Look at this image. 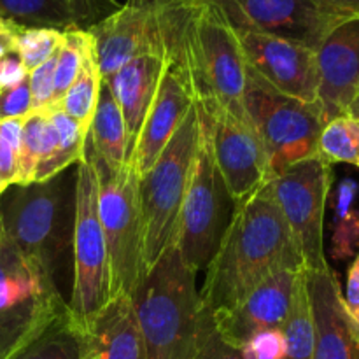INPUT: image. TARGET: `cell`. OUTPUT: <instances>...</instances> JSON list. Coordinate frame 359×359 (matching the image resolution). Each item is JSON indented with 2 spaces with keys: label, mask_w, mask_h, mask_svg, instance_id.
Returning a JSON list of instances; mask_svg holds the SVG:
<instances>
[{
  "label": "cell",
  "mask_w": 359,
  "mask_h": 359,
  "mask_svg": "<svg viewBox=\"0 0 359 359\" xmlns=\"http://www.w3.org/2000/svg\"><path fill=\"white\" fill-rule=\"evenodd\" d=\"M230 21L245 23L263 34L287 39L318 51L344 21L314 0H217Z\"/></svg>",
  "instance_id": "obj_14"
},
{
  "label": "cell",
  "mask_w": 359,
  "mask_h": 359,
  "mask_svg": "<svg viewBox=\"0 0 359 359\" xmlns=\"http://www.w3.org/2000/svg\"><path fill=\"white\" fill-rule=\"evenodd\" d=\"M88 32L93 37L102 79L140 55H163L156 0H126Z\"/></svg>",
  "instance_id": "obj_15"
},
{
  "label": "cell",
  "mask_w": 359,
  "mask_h": 359,
  "mask_svg": "<svg viewBox=\"0 0 359 359\" xmlns=\"http://www.w3.org/2000/svg\"><path fill=\"white\" fill-rule=\"evenodd\" d=\"M319 7L344 18H359V0H314Z\"/></svg>",
  "instance_id": "obj_41"
},
{
  "label": "cell",
  "mask_w": 359,
  "mask_h": 359,
  "mask_svg": "<svg viewBox=\"0 0 359 359\" xmlns=\"http://www.w3.org/2000/svg\"><path fill=\"white\" fill-rule=\"evenodd\" d=\"M198 121V147L174 238L182 259L195 273L205 270L216 255L235 210L214 160L209 128L200 116Z\"/></svg>",
  "instance_id": "obj_8"
},
{
  "label": "cell",
  "mask_w": 359,
  "mask_h": 359,
  "mask_svg": "<svg viewBox=\"0 0 359 359\" xmlns=\"http://www.w3.org/2000/svg\"><path fill=\"white\" fill-rule=\"evenodd\" d=\"M48 112L56 130V135H58V147L46 163L39 165L35 170L34 182L48 181L70 168V165L79 161V158L83 156L84 146H86L88 133L70 116H67L62 109L55 107V105L48 107Z\"/></svg>",
  "instance_id": "obj_26"
},
{
  "label": "cell",
  "mask_w": 359,
  "mask_h": 359,
  "mask_svg": "<svg viewBox=\"0 0 359 359\" xmlns=\"http://www.w3.org/2000/svg\"><path fill=\"white\" fill-rule=\"evenodd\" d=\"M98 181V216L111 269V298L130 294L144 279L142 233L139 212V177L133 165L109 168L95 154Z\"/></svg>",
  "instance_id": "obj_10"
},
{
  "label": "cell",
  "mask_w": 359,
  "mask_h": 359,
  "mask_svg": "<svg viewBox=\"0 0 359 359\" xmlns=\"http://www.w3.org/2000/svg\"><path fill=\"white\" fill-rule=\"evenodd\" d=\"M196 112L209 128L214 160L235 205L272 181L262 139L249 114L237 116L226 109Z\"/></svg>",
  "instance_id": "obj_12"
},
{
  "label": "cell",
  "mask_w": 359,
  "mask_h": 359,
  "mask_svg": "<svg viewBox=\"0 0 359 359\" xmlns=\"http://www.w3.org/2000/svg\"><path fill=\"white\" fill-rule=\"evenodd\" d=\"M16 30L2 32V34H0V60H2L4 56L14 53V44H16Z\"/></svg>",
  "instance_id": "obj_42"
},
{
  "label": "cell",
  "mask_w": 359,
  "mask_h": 359,
  "mask_svg": "<svg viewBox=\"0 0 359 359\" xmlns=\"http://www.w3.org/2000/svg\"><path fill=\"white\" fill-rule=\"evenodd\" d=\"M79 359H147L130 294L111 298L91 319L81 339Z\"/></svg>",
  "instance_id": "obj_20"
},
{
  "label": "cell",
  "mask_w": 359,
  "mask_h": 359,
  "mask_svg": "<svg viewBox=\"0 0 359 359\" xmlns=\"http://www.w3.org/2000/svg\"><path fill=\"white\" fill-rule=\"evenodd\" d=\"M100 86L102 76L100 70H98L97 53H95L93 46L90 53H88L86 60H84V65L81 69L79 76L76 77L69 91L63 95L62 100L55 104V107L62 109L67 116H70L88 133L90 132L91 121H93L95 109H97Z\"/></svg>",
  "instance_id": "obj_25"
},
{
  "label": "cell",
  "mask_w": 359,
  "mask_h": 359,
  "mask_svg": "<svg viewBox=\"0 0 359 359\" xmlns=\"http://www.w3.org/2000/svg\"><path fill=\"white\" fill-rule=\"evenodd\" d=\"M165 60L163 74L158 84L151 107L142 123L135 147L130 156V163L142 177L153 168L161 151L165 149L189 109L193 107V97L181 69L172 60Z\"/></svg>",
  "instance_id": "obj_18"
},
{
  "label": "cell",
  "mask_w": 359,
  "mask_h": 359,
  "mask_svg": "<svg viewBox=\"0 0 359 359\" xmlns=\"http://www.w3.org/2000/svg\"><path fill=\"white\" fill-rule=\"evenodd\" d=\"M81 333L69 307L9 359H79Z\"/></svg>",
  "instance_id": "obj_24"
},
{
  "label": "cell",
  "mask_w": 359,
  "mask_h": 359,
  "mask_svg": "<svg viewBox=\"0 0 359 359\" xmlns=\"http://www.w3.org/2000/svg\"><path fill=\"white\" fill-rule=\"evenodd\" d=\"M332 182V165L321 156L300 161L270 181L273 198L309 272L330 269L325 255V214Z\"/></svg>",
  "instance_id": "obj_11"
},
{
  "label": "cell",
  "mask_w": 359,
  "mask_h": 359,
  "mask_svg": "<svg viewBox=\"0 0 359 359\" xmlns=\"http://www.w3.org/2000/svg\"><path fill=\"white\" fill-rule=\"evenodd\" d=\"M244 107L262 139L272 179L319 156V135L325 126L319 102L307 104L287 97L249 70Z\"/></svg>",
  "instance_id": "obj_9"
},
{
  "label": "cell",
  "mask_w": 359,
  "mask_h": 359,
  "mask_svg": "<svg viewBox=\"0 0 359 359\" xmlns=\"http://www.w3.org/2000/svg\"><path fill=\"white\" fill-rule=\"evenodd\" d=\"M58 53L53 55L48 62L28 74V86H30L32 111H42L53 105L55 95V69Z\"/></svg>",
  "instance_id": "obj_33"
},
{
  "label": "cell",
  "mask_w": 359,
  "mask_h": 359,
  "mask_svg": "<svg viewBox=\"0 0 359 359\" xmlns=\"http://www.w3.org/2000/svg\"><path fill=\"white\" fill-rule=\"evenodd\" d=\"M163 58L181 69L198 111L244 107L248 63L230 18L217 0H156Z\"/></svg>",
  "instance_id": "obj_1"
},
{
  "label": "cell",
  "mask_w": 359,
  "mask_h": 359,
  "mask_svg": "<svg viewBox=\"0 0 359 359\" xmlns=\"http://www.w3.org/2000/svg\"><path fill=\"white\" fill-rule=\"evenodd\" d=\"M163 55L147 53V55L130 60L107 79H102L109 84L125 118L130 140V156L133 153L135 140L142 128L151 102L156 95L158 84L163 74Z\"/></svg>",
  "instance_id": "obj_22"
},
{
  "label": "cell",
  "mask_w": 359,
  "mask_h": 359,
  "mask_svg": "<svg viewBox=\"0 0 359 359\" xmlns=\"http://www.w3.org/2000/svg\"><path fill=\"white\" fill-rule=\"evenodd\" d=\"M72 265V294L67 307L84 333L91 319L111 300V269L98 216V181L90 139L76 163Z\"/></svg>",
  "instance_id": "obj_7"
},
{
  "label": "cell",
  "mask_w": 359,
  "mask_h": 359,
  "mask_svg": "<svg viewBox=\"0 0 359 359\" xmlns=\"http://www.w3.org/2000/svg\"><path fill=\"white\" fill-rule=\"evenodd\" d=\"M304 270H279L259 283L235 307L210 312L216 328L233 346L263 330H280L290 316L294 293Z\"/></svg>",
  "instance_id": "obj_16"
},
{
  "label": "cell",
  "mask_w": 359,
  "mask_h": 359,
  "mask_svg": "<svg viewBox=\"0 0 359 359\" xmlns=\"http://www.w3.org/2000/svg\"><path fill=\"white\" fill-rule=\"evenodd\" d=\"M9 30H16V28H14L13 25L7 23V21L0 16V34H2V32H9Z\"/></svg>",
  "instance_id": "obj_43"
},
{
  "label": "cell",
  "mask_w": 359,
  "mask_h": 359,
  "mask_svg": "<svg viewBox=\"0 0 359 359\" xmlns=\"http://www.w3.org/2000/svg\"><path fill=\"white\" fill-rule=\"evenodd\" d=\"M62 41L63 32L53 28H18L14 53L30 74L58 53Z\"/></svg>",
  "instance_id": "obj_31"
},
{
  "label": "cell",
  "mask_w": 359,
  "mask_h": 359,
  "mask_svg": "<svg viewBox=\"0 0 359 359\" xmlns=\"http://www.w3.org/2000/svg\"><path fill=\"white\" fill-rule=\"evenodd\" d=\"M286 340L284 359H312L314 354V325H312L311 305H309L305 277L298 283L290 316L280 328Z\"/></svg>",
  "instance_id": "obj_27"
},
{
  "label": "cell",
  "mask_w": 359,
  "mask_h": 359,
  "mask_svg": "<svg viewBox=\"0 0 359 359\" xmlns=\"http://www.w3.org/2000/svg\"><path fill=\"white\" fill-rule=\"evenodd\" d=\"M193 359H244L241 347L230 344L221 335L205 307L200 312L198 339Z\"/></svg>",
  "instance_id": "obj_32"
},
{
  "label": "cell",
  "mask_w": 359,
  "mask_h": 359,
  "mask_svg": "<svg viewBox=\"0 0 359 359\" xmlns=\"http://www.w3.org/2000/svg\"><path fill=\"white\" fill-rule=\"evenodd\" d=\"M248 69L266 84L297 100L316 104L319 91L318 51L287 39L231 21Z\"/></svg>",
  "instance_id": "obj_13"
},
{
  "label": "cell",
  "mask_w": 359,
  "mask_h": 359,
  "mask_svg": "<svg viewBox=\"0 0 359 359\" xmlns=\"http://www.w3.org/2000/svg\"><path fill=\"white\" fill-rule=\"evenodd\" d=\"M342 294L347 312H349V316L359 328V252L354 256L353 263H351L349 270H347L346 293Z\"/></svg>",
  "instance_id": "obj_38"
},
{
  "label": "cell",
  "mask_w": 359,
  "mask_h": 359,
  "mask_svg": "<svg viewBox=\"0 0 359 359\" xmlns=\"http://www.w3.org/2000/svg\"><path fill=\"white\" fill-rule=\"evenodd\" d=\"M32 112V97L28 77L14 86L0 90V121L4 119H25Z\"/></svg>",
  "instance_id": "obj_36"
},
{
  "label": "cell",
  "mask_w": 359,
  "mask_h": 359,
  "mask_svg": "<svg viewBox=\"0 0 359 359\" xmlns=\"http://www.w3.org/2000/svg\"><path fill=\"white\" fill-rule=\"evenodd\" d=\"M48 121V109L32 111L23 119L20 154H18V186H27L34 182L35 170H37V165L42 158V149H44V137Z\"/></svg>",
  "instance_id": "obj_30"
},
{
  "label": "cell",
  "mask_w": 359,
  "mask_h": 359,
  "mask_svg": "<svg viewBox=\"0 0 359 359\" xmlns=\"http://www.w3.org/2000/svg\"><path fill=\"white\" fill-rule=\"evenodd\" d=\"M121 7L118 0H0V16L14 28L90 30Z\"/></svg>",
  "instance_id": "obj_21"
},
{
  "label": "cell",
  "mask_w": 359,
  "mask_h": 359,
  "mask_svg": "<svg viewBox=\"0 0 359 359\" xmlns=\"http://www.w3.org/2000/svg\"><path fill=\"white\" fill-rule=\"evenodd\" d=\"M359 248V210L353 209L346 217L335 221L332 237V256L337 262L353 258Z\"/></svg>",
  "instance_id": "obj_34"
},
{
  "label": "cell",
  "mask_w": 359,
  "mask_h": 359,
  "mask_svg": "<svg viewBox=\"0 0 359 359\" xmlns=\"http://www.w3.org/2000/svg\"><path fill=\"white\" fill-rule=\"evenodd\" d=\"M319 91L325 125L347 114L359 93V18L340 23L318 49Z\"/></svg>",
  "instance_id": "obj_19"
},
{
  "label": "cell",
  "mask_w": 359,
  "mask_h": 359,
  "mask_svg": "<svg viewBox=\"0 0 359 359\" xmlns=\"http://www.w3.org/2000/svg\"><path fill=\"white\" fill-rule=\"evenodd\" d=\"M76 168L42 182L11 186L0 196V223L11 241L39 263L60 290V273L72 252Z\"/></svg>",
  "instance_id": "obj_4"
},
{
  "label": "cell",
  "mask_w": 359,
  "mask_h": 359,
  "mask_svg": "<svg viewBox=\"0 0 359 359\" xmlns=\"http://www.w3.org/2000/svg\"><path fill=\"white\" fill-rule=\"evenodd\" d=\"M18 154H20V151L0 135V196H2L11 186L16 184Z\"/></svg>",
  "instance_id": "obj_37"
},
{
  "label": "cell",
  "mask_w": 359,
  "mask_h": 359,
  "mask_svg": "<svg viewBox=\"0 0 359 359\" xmlns=\"http://www.w3.org/2000/svg\"><path fill=\"white\" fill-rule=\"evenodd\" d=\"M88 139L95 154L112 170H119L130 161V140L125 118L105 81H102Z\"/></svg>",
  "instance_id": "obj_23"
},
{
  "label": "cell",
  "mask_w": 359,
  "mask_h": 359,
  "mask_svg": "<svg viewBox=\"0 0 359 359\" xmlns=\"http://www.w3.org/2000/svg\"><path fill=\"white\" fill-rule=\"evenodd\" d=\"M305 270L300 248L273 198L270 182L237 203L216 255L205 269L202 307H235L259 283L279 270Z\"/></svg>",
  "instance_id": "obj_2"
},
{
  "label": "cell",
  "mask_w": 359,
  "mask_h": 359,
  "mask_svg": "<svg viewBox=\"0 0 359 359\" xmlns=\"http://www.w3.org/2000/svg\"><path fill=\"white\" fill-rule=\"evenodd\" d=\"M93 46V37L86 30H70L63 34L62 46L58 49V58H56L53 105L58 104L63 95L72 86L76 77L79 76L81 69H83L88 53Z\"/></svg>",
  "instance_id": "obj_29"
},
{
  "label": "cell",
  "mask_w": 359,
  "mask_h": 359,
  "mask_svg": "<svg viewBox=\"0 0 359 359\" xmlns=\"http://www.w3.org/2000/svg\"><path fill=\"white\" fill-rule=\"evenodd\" d=\"M312 325V359H359V328L344 304L342 287L332 269L304 270Z\"/></svg>",
  "instance_id": "obj_17"
},
{
  "label": "cell",
  "mask_w": 359,
  "mask_h": 359,
  "mask_svg": "<svg viewBox=\"0 0 359 359\" xmlns=\"http://www.w3.org/2000/svg\"><path fill=\"white\" fill-rule=\"evenodd\" d=\"M319 156L326 163H349L359 168V119L351 114L326 123L319 135Z\"/></svg>",
  "instance_id": "obj_28"
},
{
  "label": "cell",
  "mask_w": 359,
  "mask_h": 359,
  "mask_svg": "<svg viewBox=\"0 0 359 359\" xmlns=\"http://www.w3.org/2000/svg\"><path fill=\"white\" fill-rule=\"evenodd\" d=\"M198 135V112L193 104L153 168L139 179L144 276L175 238L179 214L195 163Z\"/></svg>",
  "instance_id": "obj_5"
},
{
  "label": "cell",
  "mask_w": 359,
  "mask_h": 359,
  "mask_svg": "<svg viewBox=\"0 0 359 359\" xmlns=\"http://www.w3.org/2000/svg\"><path fill=\"white\" fill-rule=\"evenodd\" d=\"M28 77V70L25 69V65L21 63L20 56L16 53H11V55L4 56L0 60V90L2 88L14 86V84L21 83Z\"/></svg>",
  "instance_id": "obj_39"
},
{
  "label": "cell",
  "mask_w": 359,
  "mask_h": 359,
  "mask_svg": "<svg viewBox=\"0 0 359 359\" xmlns=\"http://www.w3.org/2000/svg\"><path fill=\"white\" fill-rule=\"evenodd\" d=\"M241 351L244 359H284L286 340L280 330H263L249 337Z\"/></svg>",
  "instance_id": "obj_35"
},
{
  "label": "cell",
  "mask_w": 359,
  "mask_h": 359,
  "mask_svg": "<svg viewBox=\"0 0 359 359\" xmlns=\"http://www.w3.org/2000/svg\"><path fill=\"white\" fill-rule=\"evenodd\" d=\"M67 309L62 291L0 223V359L34 340Z\"/></svg>",
  "instance_id": "obj_6"
},
{
  "label": "cell",
  "mask_w": 359,
  "mask_h": 359,
  "mask_svg": "<svg viewBox=\"0 0 359 359\" xmlns=\"http://www.w3.org/2000/svg\"><path fill=\"white\" fill-rule=\"evenodd\" d=\"M196 273L172 242L133 291L147 359H193L202 312Z\"/></svg>",
  "instance_id": "obj_3"
},
{
  "label": "cell",
  "mask_w": 359,
  "mask_h": 359,
  "mask_svg": "<svg viewBox=\"0 0 359 359\" xmlns=\"http://www.w3.org/2000/svg\"><path fill=\"white\" fill-rule=\"evenodd\" d=\"M359 184L354 179H344L335 193V221L342 219L353 210L354 202L358 198Z\"/></svg>",
  "instance_id": "obj_40"
}]
</instances>
